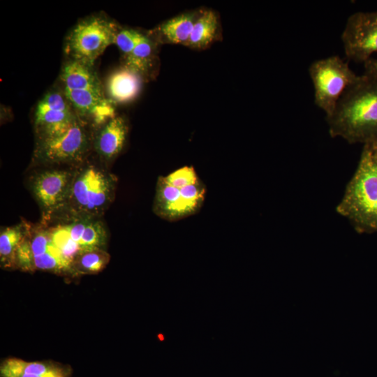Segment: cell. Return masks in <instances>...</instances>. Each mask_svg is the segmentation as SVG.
Masks as SVG:
<instances>
[{
    "label": "cell",
    "instance_id": "44dd1931",
    "mask_svg": "<svg viewBox=\"0 0 377 377\" xmlns=\"http://www.w3.org/2000/svg\"><path fill=\"white\" fill-rule=\"evenodd\" d=\"M140 34L138 31L119 26L114 38V44L119 48L124 59L131 53Z\"/></svg>",
    "mask_w": 377,
    "mask_h": 377
},
{
    "label": "cell",
    "instance_id": "9a60e30c",
    "mask_svg": "<svg viewBox=\"0 0 377 377\" xmlns=\"http://www.w3.org/2000/svg\"><path fill=\"white\" fill-rule=\"evenodd\" d=\"M218 20L212 10L202 13L195 20L186 45L197 49L207 47L215 38Z\"/></svg>",
    "mask_w": 377,
    "mask_h": 377
},
{
    "label": "cell",
    "instance_id": "603a6c76",
    "mask_svg": "<svg viewBox=\"0 0 377 377\" xmlns=\"http://www.w3.org/2000/svg\"><path fill=\"white\" fill-rule=\"evenodd\" d=\"M15 263L24 271H32L35 269L30 239L25 238L18 246L15 253Z\"/></svg>",
    "mask_w": 377,
    "mask_h": 377
},
{
    "label": "cell",
    "instance_id": "ffe728a7",
    "mask_svg": "<svg viewBox=\"0 0 377 377\" xmlns=\"http://www.w3.org/2000/svg\"><path fill=\"white\" fill-rule=\"evenodd\" d=\"M181 202L184 215L195 210L204 198L205 188L199 182L180 189Z\"/></svg>",
    "mask_w": 377,
    "mask_h": 377
},
{
    "label": "cell",
    "instance_id": "30bf717a",
    "mask_svg": "<svg viewBox=\"0 0 377 377\" xmlns=\"http://www.w3.org/2000/svg\"><path fill=\"white\" fill-rule=\"evenodd\" d=\"M71 178V175L63 170L45 171L36 177L34 193L45 209L54 210L67 200Z\"/></svg>",
    "mask_w": 377,
    "mask_h": 377
},
{
    "label": "cell",
    "instance_id": "3957f363",
    "mask_svg": "<svg viewBox=\"0 0 377 377\" xmlns=\"http://www.w3.org/2000/svg\"><path fill=\"white\" fill-rule=\"evenodd\" d=\"M336 210L357 231L377 232V157L368 145Z\"/></svg>",
    "mask_w": 377,
    "mask_h": 377
},
{
    "label": "cell",
    "instance_id": "5b68a950",
    "mask_svg": "<svg viewBox=\"0 0 377 377\" xmlns=\"http://www.w3.org/2000/svg\"><path fill=\"white\" fill-rule=\"evenodd\" d=\"M314 89V103L326 117L334 110L346 91L361 77L337 55L320 59L309 67Z\"/></svg>",
    "mask_w": 377,
    "mask_h": 377
},
{
    "label": "cell",
    "instance_id": "ba28073f",
    "mask_svg": "<svg viewBox=\"0 0 377 377\" xmlns=\"http://www.w3.org/2000/svg\"><path fill=\"white\" fill-rule=\"evenodd\" d=\"M341 38L347 59L363 64L371 59L377 52V10L351 14Z\"/></svg>",
    "mask_w": 377,
    "mask_h": 377
},
{
    "label": "cell",
    "instance_id": "484cf974",
    "mask_svg": "<svg viewBox=\"0 0 377 377\" xmlns=\"http://www.w3.org/2000/svg\"><path fill=\"white\" fill-rule=\"evenodd\" d=\"M34 256H39L47 253L50 242L48 231L40 230L34 234L30 239Z\"/></svg>",
    "mask_w": 377,
    "mask_h": 377
},
{
    "label": "cell",
    "instance_id": "8992f818",
    "mask_svg": "<svg viewBox=\"0 0 377 377\" xmlns=\"http://www.w3.org/2000/svg\"><path fill=\"white\" fill-rule=\"evenodd\" d=\"M88 126V124L77 118L63 131L39 138L36 156L47 163L81 160L91 146Z\"/></svg>",
    "mask_w": 377,
    "mask_h": 377
},
{
    "label": "cell",
    "instance_id": "83f0119b",
    "mask_svg": "<svg viewBox=\"0 0 377 377\" xmlns=\"http://www.w3.org/2000/svg\"><path fill=\"white\" fill-rule=\"evenodd\" d=\"M365 145H368L370 147V148L371 149V150L373 151V152L375 154V155L377 157V139L374 140L371 142H369Z\"/></svg>",
    "mask_w": 377,
    "mask_h": 377
},
{
    "label": "cell",
    "instance_id": "7a4b0ae2",
    "mask_svg": "<svg viewBox=\"0 0 377 377\" xmlns=\"http://www.w3.org/2000/svg\"><path fill=\"white\" fill-rule=\"evenodd\" d=\"M58 84L77 117L89 125L98 127L117 114L94 66L66 59Z\"/></svg>",
    "mask_w": 377,
    "mask_h": 377
},
{
    "label": "cell",
    "instance_id": "f1b7e54d",
    "mask_svg": "<svg viewBox=\"0 0 377 377\" xmlns=\"http://www.w3.org/2000/svg\"><path fill=\"white\" fill-rule=\"evenodd\" d=\"M159 338H161V339H163L162 335H159Z\"/></svg>",
    "mask_w": 377,
    "mask_h": 377
},
{
    "label": "cell",
    "instance_id": "e0dca14e",
    "mask_svg": "<svg viewBox=\"0 0 377 377\" xmlns=\"http://www.w3.org/2000/svg\"><path fill=\"white\" fill-rule=\"evenodd\" d=\"M25 232L20 226L8 228L1 232L0 257L1 262L6 266L15 263L16 251L25 239Z\"/></svg>",
    "mask_w": 377,
    "mask_h": 377
},
{
    "label": "cell",
    "instance_id": "5bb4252c",
    "mask_svg": "<svg viewBox=\"0 0 377 377\" xmlns=\"http://www.w3.org/2000/svg\"><path fill=\"white\" fill-rule=\"evenodd\" d=\"M154 53V42L141 33L131 53L124 59V65L135 71L145 78L149 75L153 67Z\"/></svg>",
    "mask_w": 377,
    "mask_h": 377
},
{
    "label": "cell",
    "instance_id": "2e32d148",
    "mask_svg": "<svg viewBox=\"0 0 377 377\" xmlns=\"http://www.w3.org/2000/svg\"><path fill=\"white\" fill-rule=\"evenodd\" d=\"M156 207L160 215L166 218L184 216L180 189L168 184L161 177L158 184Z\"/></svg>",
    "mask_w": 377,
    "mask_h": 377
},
{
    "label": "cell",
    "instance_id": "cb8c5ba5",
    "mask_svg": "<svg viewBox=\"0 0 377 377\" xmlns=\"http://www.w3.org/2000/svg\"><path fill=\"white\" fill-rule=\"evenodd\" d=\"M34 266L35 269L43 270L68 271L72 269V267L66 263L49 253L34 257Z\"/></svg>",
    "mask_w": 377,
    "mask_h": 377
},
{
    "label": "cell",
    "instance_id": "9c48e42d",
    "mask_svg": "<svg viewBox=\"0 0 377 377\" xmlns=\"http://www.w3.org/2000/svg\"><path fill=\"white\" fill-rule=\"evenodd\" d=\"M77 118L58 84L43 94L34 108V123L38 138L63 131Z\"/></svg>",
    "mask_w": 377,
    "mask_h": 377
},
{
    "label": "cell",
    "instance_id": "d6986e66",
    "mask_svg": "<svg viewBox=\"0 0 377 377\" xmlns=\"http://www.w3.org/2000/svg\"><path fill=\"white\" fill-rule=\"evenodd\" d=\"M109 260V254L101 249H90L77 257L73 269L80 273H97L105 267Z\"/></svg>",
    "mask_w": 377,
    "mask_h": 377
},
{
    "label": "cell",
    "instance_id": "277c9868",
    "mask_svg": "<svg viewBox=\"0 0 377 377\" xmlns=\"http://www.w3.org/2000/svg\"><path fill=\"white\" fill-rule=\"evenodd\" d=\"M119 27L103 13L80 20L65 38L64 50L67 59L94 66L105 49L114 44Z\"/></svg>",
    "mask_w": 377,
    "mask_h": 377
},
{
    "label": "cell",
    "instance_id": "7c38bea8",
    "mask_svg": "<svg viewBox=\"0 0 377 377\" xmlns=\"http://www.w3.org/2000/svg\"><path fill=\"white\" fill-rule=\"evenodd\" d=\"M93 145L99 156L106 160L115 157L123 149L128 133L126 119L116 114L96 127Z\"/></svg>",
    "mask_w": 377,
    "mask_h": 377
},
{
    "label": "cell",
    "instance_id": "6da1fadb",
    "mask_svg": "<svg viewBox=\"0 0 377 377\" xmlns=\"http://www.w3.org/2000/svg\"><path fill=\"white\" fill-rule=\"evenodd\" d=\"M329 133L363 145L377 139V80L364 74L350 87L326 117Z\"/></svg>",
    "mask_w": 377,
    "mask_h": 377
},
{
    "label": "cell",
    "instance_id": "4316f807",
    "mask_svg": "<svg viewBox=\"0 0 377 377\" xmlns=\"http://www.w3.org/2000/svg\"><path fill=\"white\" fill-rule=\"evenodd\" d=\"M364 75L377 80V59H369L364 63Z\"/></svg>",
    "mask_w": 377,
    "mask_h": 377
},
{
    "label": "cell",
    "instance_id": "7402d4cb",
    "mask_svg": "<svg viewBox=\"0 0 377 377\" xmlns=\"http://www.w3.org/2000/svg\"><path fill=\"white\" fill-rule=\"evenodd\" d=\"M162 178L165 183L179 189L198 182L195 172L191 167L182 168Z\"/></svg>",
    "mask_w": 377,
    "mask_h": 377
},
{
    "label": "cell",
    "instance_id": "4fadbf2b",
    "mask_svg": "<svg viewBox=\"0 0 377 377\" xmlns=\"http://www.w3.org/2000/svg\"><path fill=\"white\" fill-rule=\"evenodd\" d=\"M197 18L195 14L181 15L164 22L154 32L161 43L186 45Z\"/></svg>",
    "mask_w": 377,
    "mask_h": 377
},
{
    "label": "cell",
    "instance_id": "8fae6325",
    "mask_svg": "<svg viewBox=\"0 0 377 377\" xmlns=\"http://www.w3.org/2000/svg\"><path fill=\"white\" fill-rule=\"evenodd\" d=\"M143 81L140 73L123 65L108 75L103 84L105 95L114 106L130 103L140 94Z\"/></svg>",
    "mask_w": 377,
    "mask_h": 377
},
{
    "label": "cell",
    "instance_id": "d4e9b609",
    "mask_svg": "<svg viewBox=\"0 0 377 377\" xmlns=\"http://www.w3.org/2000/svg\"><path fill=\"white\" fill-rule=\"evenodd\" d=\"M25 364L26 362L17 358L6 360L1 365V377H20L23 374Z\"/></svg>",
    "mask_w": 377,
    "mask_h": 377
},
{
    "label": "cell",
    "instance_id": "ac0fdd59",
    "mask_svg": "<svg viewBox=\"0 0 377 377\" xmlns=\"http://www.w3.org/2000/svg\"><path fill=\"white\" fill-rule=\"evenodd\" d=\"M50 240L61 253L64 258L72 265L77 257L84 252L81 246L70 237L65 226H60L48 230Z\"/></svg>",
    "mask_w": 377,
    "mask_h": 377
},
{
    "label": "cell",
    "instance_id": "52a82bcc",
    "mask_svg": "<svg viewBox=\"0 0 377 377\" xmlns=\"http://www.w3.org/2000/svg\"><path fill=\"white\" fill-rule=\"evenodd\" d=\"M113 184L109 175L89 166L72 179L67 200L80 212L96 214L108 205Z\"/></svg>",
    "mask_w": 377,
    "mask_h": 377
}]
</instances>
